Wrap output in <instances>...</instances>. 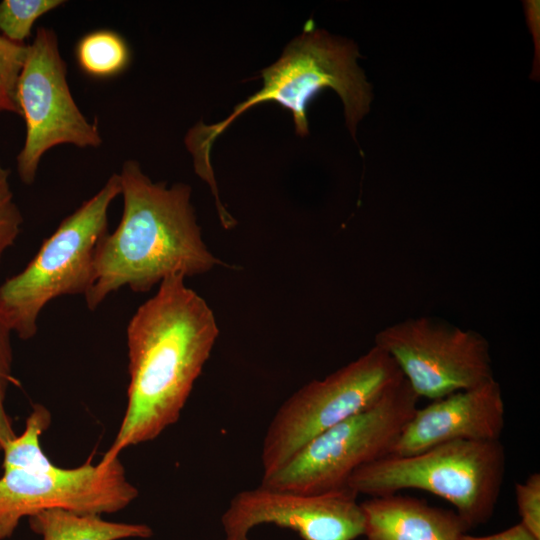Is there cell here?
<instances>
[{
  "mask_svg": "<svg viewBox=\"0 0 540 540\" xmlns=\"http://www.w3.org/2000/svg\"><path fill=\"white\" fill-rule=\"evenodd\" d=\"M120 192V177L114 173L62 220L23 270L0 284V309L18 338L37 334L40 313L52 300L87 294L96 251L108 233V210Z\"/></svg>",
  "mask_w": 540,
  "mask_h": 540,
  "instance_id": "cell-5",
  "label": "cell"
},
{
  "mask_svg": "<svg viewBox=\"0 0 540 540\" xmlns=\"http://www.w3.org/2000/svg\"><path fill=\"white\" fill-rule=\"evenodd\" d=\"M221 523L224 540H249L250 531L261 524L290 529L303 540H355L365 531L361 503L348 487L301 494L260 485L237 493Z\"/></svg>",
  "mask_w": 540,
  "mask_h": 540,
  "instance_id": "cell-11",
  "label": "cell"
},
{
  "mask_svg": "<svg viewBox=\"0 0 540 540\" xmlns=\"http://www.w3.org/2000/svg\"><path fill=\"white\" fill-rule=\"evenodd\" d=\"M356 46L335 38L308 21L303 32L285 47L281 57L261 71L262 88L238 104L227 118L213 125L197 123L185 138L196 173L208 184L215 182L210 152L216 138L242 113L264 102H276L293 117L296 134L309 132L306 110L323 89L331 88L344 105L346 124L355 136L356 126L368 112L371 89L356 62Z\"/></svg>",
  "mask_w": 540,
  "mask_h": 540,
  "instance_id": "cell-3",
  "label": "cell"
},
{
  "mask_svg": "<svg viewBox=\"0 0 540 540\" xmlns=\"http://www.w3.org/2000/svg\"><path fill=\"white\" fill-rule=\"evenodd\" d=\"M51 424L50 411L41 404L33 406L27 417L25 429L19 436L3 448V470L46 469L54 464L46 456L40 445L41 435Z\"/></svg>",
  "mask_w": 540,
  "mask_h": 540,
  "instance_id": "cell-16",
  "label": "cell"
},
{
  "mask_svg": "<svg viewBox=\"0 0 540 540\" xmlns=\"http://www.w3.org/2000/svg\"><path fill=\"white\" fill-rule=\"evenodd\" d=\"M403 378L394 360L373 345L325 378L305 384L270 421L262 443V477L285 465L317 435L371 406Z\"/></svg>",
  "mask_w": 540,
  "mask_h": 540,
  "instance_id": "cell-7",
  "label": "cell"
},
{
  "mask_svg": "<svg viewBox=\"0 0 540 540\" xmlns=\"http://www.w3.org/2000/svg\"><path fill=\"white\" fill-rule=\"evenodd\" d=\"M138 497L119 458L109 464L89 461L76 468H14L0 477V540L11 538L20 521L51 508L82 514H111Z\"/></svg>",
  "mask_w": 540,
  "mask_h": 540,
  "instance_id": "cell-10",
  "label": "cell"
},
{
  "mask_svg": "<svg viewBox=\"0 0 540 540\" xmlns=\"http://www.w3.org/2000/svg\"><path fill=\"white\" fill-rule=\"evenodd\" d=\"M9 174L0 160V265L6 251L18 239L23 224L22 213L9 183Z\"/></svg>",
  "mask_w": 540,
  "mask_h": 540,
  "instance_id": "cell-20",
  "label": "cell"
},
{
  "mask_svg": "<svg viewBox=\"0 0 540 540\" xmlns=\"http://www.w3.org/2000/svg\"><path fill=\"white\" fill-rule=\"evenodd\" d=\"M13 334L7 318L0 309V451L17 436L5 405L7 391L13 381Z\"/></svg>",
  "mask_w": 540,
  "mask_h": 540,
  "instance_id": "cell-19",
  "label": "cell"
},
{
  "mask_svg": "<svg viewBox=\"0 0 540 540\" xmlns=\"http://www.w3.org/2000/svg\"><path fill=\"white\" fill-rule=\"evenodd\" d=\"M67 67L56 33L39 27L19 76L17 101L24 118L26 136L17 156L20 180L31 185L42 156L51 148L71 144L96 148L102 137L78 108L67 82Z\"/></svg>",
  "mask_w": 540,
  "mask_h": 540,
  "instance_id": "cell-8",
  "label": "cell"
},
{
  "mask_svg": "<svg viewBox=\"0 0 540 540\" xmlns=\"http://www.w3.org/2000/svg\"><path fill=\"white\" fill-rule=\"evenodd\" d=\"M28 45L10 41L0 34V112L20 115L17 85Z\"/></svg>",
  "mask_w": 540,
  "mask_h": 540,
  "instance_id": "cell-18",
  "label": "cell"
},
{
  "mask_svg": "<svg viewBox=\"0 0 540 540\" xmlns=\"http://www.w3.org/2000/svg\"><path fill=\"white\" fill-rule=\"evenodd\" d=\"M418 401L401 379L371 406L310 440L285 465L262 477L260 485L301 494L347 487L354 471L389 454Z\"/></svg>",
  "mask_w": 540,
  "mask_h": 540,
  "instance_id": "cell-6",
  "label": "cell"
},
{
  "mask_svg": "<svg viewBox=\"0 0 540 540\" xmlns=\"http://www.w3.org/2000/svg\"><path fill=\"white\" fill-rule=\"evenodd\" d=\"M516 503L521 524L540 540V474H530L515 485Z\"/></svg>",
  "mask_w": 540,
  "mask_h": 540,
  "instance_id": "cell-21",
  "label": "cell"
},
{
  "mask_svg": "<svg viewBox=\"0 0 540 540\" xmlns=\"http://www.w3.org/2000/svg\"><path fill=\"white\" fill-rule=\"evenodd\" d=\"M185 279H164L127 325V406L102 465L175 424L209 359L218 324L206 300Z\"/></svg>",
  "mask_w": 540,
  "mask_h": 540,
  "instance_id": "cell-1",
  "label": "cell"
},
{
  "mask_svg": "<svg viewBox=\"0 0 540 540\" xmlns=\"http://www.w3.org/2000/svg\"><path fill=\"white\" fill-rule=\"evenodd\" d=\"M31 530L42 540H123L147 539L150 526L112 522L96 514H82L62 508L40 511L28 518Z\"/></svg>",
  "mask_w": 540,
  "mask_h": 540,
  "instance_id": "cell-14",
  "label": "cell"
},
{
  "mask_svg": "<svg viewBox=\"0 0 540 540\" xmlns=\"http://www.w3.org/2000/svg\"><path fill=\"white\" fill-rule=\"evenodd\" d=\"M118 174L123 211L96 251L84 296L91 311L123 287L145 293L170 276H196L223 264L202 239L189 185L153 182L135 160L125 161Z\"/></svg>",
  "mask_w": 540,
  "mask_h": 540,
  "instance_id": "cell-2",
  "label": "cell"
},
{
  "mask_svg": "<svg viewBox=\"0 0 540 540\" xmlns=\"http://www.w3.org/2000/svg\"><path fill=\"white\" fill-rule=\"evenodd\" d=\"M80 69L94 78H109L122 73L130 62V49L115 31L100 29L84 35L75 49Z\"/></svg>",
  "mask_w": 540,
  "mask_h": 540,
  "instance_id": "cell-15",
  "label": "cell"
},
{
  "mask_svg": "<svg viewBox=\"0 0 540 540\" xmlns=\"http://www.w3.org/2000/svg\"><path fill=\"white\" fill-rule=\"evenodd\" d=\"M506 467L500 440H456L407 455H386L358 468L347 487L371 497L404 489L430 492L452 504L467 529L494 513Z\"/></svg>",
  "mask_w": 540,
  "mask_h": 540,
  "instance_id": "cell-4",
  "label": "cell"
},
{
  "mask_svg": "<svg viewBox=\"0 0 540 540\" xmlns=\"http://www.w3.org/2000/svg\"><path fill=\"white\" fill-rule=\"evenodd\" d=\"M458 540H539L520 522L499 533L487 536H472L463 533Z\"/></svg>",
  "mask_w": 540,
  "mask_h": 540,
  "instance_id": "cell-22",
  "label": "cell"
},
{
  "mask_svg": "<svg viewBox=\"0 0 540 540\" xmlns=\"http://www.w3.org/2000/svg\"><path fill=\"white\" fill-rule=\"evenodd\" d=\"M504 425V400L494 378L417 407L388 455H412L456 440H500Z\"/></svg>",
  "mask_w": 540,
  "mask_h": 540,
  "instance_id": "cell-12",
  "label": "cell"
},
{
  "mask_svg": "<svg viewBox=\"0 0 540 540\" xmlns=\"http://www.w3.org/2000/svg\"><path fill=\"white\" fill-rule=\"evenodd\" d=\"M417 396L436 400L494 379L488 341L429 317L409 318L375 335Z\"/></svg>",
  "mask_w": 540,
  "mask_h": 540,
  "instance_id": "cell-9",
  "label": "cell"
},
{
  "mask_svg": "<svg viewBox=\"0 0 540 540\" xmlns=\"http://www.w3.org/2000/svg\"><path fill=\"white\" fill-rule=\"evenodd\" d=\"M63 3L62 0H2L0 34L12 42L25 44L37 19Z\"/></svg>",
  "mask_w": 540,
  "mask_h": 540,
  "instance_id": "cell-17",
  "label": "cell"
},
{
  "mask_svg": "<svg viewBox=\"0 0 540 540\" xmlns=\"http://www.w3.org/2000/svg\"><path fill=\"white\" fill-rule=\"evenodd\" d=\"M366 540H458L468 531L454 510L396 494L361 503Z\"/></svg>",
  "mask_w": 540,
  "mask_h": 540,
  "instance_id": "cell-13",
  "label": "cell"
}]
</instances>
